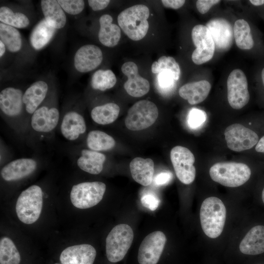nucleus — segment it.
<instances>
[{
  "label": "nucleus",
  "instance_id": "obj_1",
  "mask_svg": "<svg viewBox=\"0 0 264 264\" xmlns=\"http://www.w3.org/2000/svg\"><path fill=\"white\" fill-rule=\"evenodd\" d=\"M249 210L244 202L234 197H202L198 202L197 223L207 257L221 258L233 232Z\"/></svg>",
  "mask_w": 264,
  "mask_h": 264
},
{
  "label": "nucleus",
  "instance_id": "obj_2",
  "mask_svg": "<svg viewBox=\"0 0 264 264\" xmlns=\"http://www.w3.org/2000/svg\"><path fill=\"white\" fill-rule=\"evenodd\" d=\"M264 256V213L250 207L238 224L221 259L226 264H241Z\"/></svg>",
  "mask_w": 264,
  "mask_h": 264
},
{
  "label": "nucleus",
  "instance_id": "obj_3",
  "mask_svg": "<svg viewBox=\"0 0 264 264\" xmlns=\"http://www.w3.org/2000/svg\"><path fill=\"white\" fill-rule=\"evenodd\" d=\"M209 175L213 182L226 188L235 189L243 186L250 180L252 171L243 163L220 162L211 166Z\"/></svg>",
  "mask_w": 264,
  "mask_h": 264
},
{
  "label": "nucleus",
  "instance_id": "obj_4",
  "mask_svg": "<svg viewBox=\"0 0 264 264\" xmlns=\"http://www.w3.org/2000/svg\"><path fill=\"white\" fill-rule=\"evenodd\" d=\"M149 15L150 10L147 6L137 4L122 11L118 16L117 22L130 39L137 41L142 39L148 32Z\"/></svg>",
  "mask_w": 264,
  "mask_h": 264
},
{
  "label": "nucleus",
  "instance_id": "obj_5",
  "mask_svg": "<svg viewBox=\"0 0 264 264\" xmlns=\"http://www.w3.org/2000/svg\"><path fill=\"white\" fill-rule=\"evenodd\" d=\"M43 191L37 185L23 190L19 196L16 204V212L20 220L31 224L39 218L43 207Z\"/></svg>",
  "mask_w": 264,
  "mask_h": 264
},
{
  "label": "nucleus",
  "instance_id": "obj_6",
  "mask_svg": "<svg viewBox=\"0 0 264 264\" xmlns=\"http://www.w3.org/2000/svg\"><path fill=\"white\" fill-rule=\"evenodd\" d=\"M131 226L120 224L114 226L107 236L106 251L108 260L111 263L121 261L130 248L133 239Z\"/></svg>",
  "mask_w": 264,
  "mask_h": 264
},
{
  "label": "nucleus",
  "instance_id": "obj_7",
  "mask_svg": "<svg viewBox=\"0 0 264 264\" xmlns=\"http://www.w3.org/2000/svg\"><path fill=\"white\" fill-rule=\"evenodd\" d=\"M106 189V184L100 181L80 183L72 186L70 199L73 205L77 208H89L101 201Z\"/></svg>",
  "mask_w": 264,
  "mask_h": 264
},
{
  "label": "nucleus",
  "instance_id": "obj_8",
  "mask_svg": "<svg viewBox=\"0 0 264 264\" xmlns=\"http://www.w3.org/2000/svg\"><path fill=\"white\" fill-rule=\"evenodd\" d=\"M158 116V109L154 103L147 100H140L129 109L125 124L131 131H140L151 126Z\"/></svg>",
  "mask_w": 264,
  "mask_h": 264
},
{
  "label": "nucleus",
  "instance_id": "obj_9",
  "mask_svg": "<svg viewBox=\"0 0 264 264\" xmlns=\"http://www.w3.org/2000/svg\"><path fill=\"white\" fill-rule=\"evenodd\" d=\"M170 158L178 179L185 185L191 184L196 177L193 154L186 147L176 146L171 150Z\"/></svg>",
  "mask_w": 264,
  "mask_h": 264
},
{
  "label": "nucleus",
  "instance_id": "obj_10",
  "mask_svg": "<svg viewBox=\"0 0 264 264\" xmlns=\"http://www.w3.org/2000/svg\"><path fill=\"white\" fill-rule=\"evenodd\" d=\"M227 90L228 101L233 109H241L248 103L250 95L247 80L242 70L235 69L230 73L227 80Z\"/></svg>",
  "mask_w": 264,
  "mask_h": 264
},
{
  "label": "nucleus",
  "instance_id": "obj_11",
  "mask_svg": "<svg viewBox=\"0 0 264 264\" xmlns=\"http://www.w3.org/2000/svg\"><path fill=\"white\" fill-rule=\"evenodd\" d=\"M192 39L196 48L192 54V60L196 65H201L213 57L215 45L210 32L206 26L198 24L192 30Z\"/></svg>",
  "mask_w": 264,
  "mask_h": 264
},
{
  "label": "nucleus",
  "instance_id": "obj_12",
  "mask_svg": "<svg viewBox=\"0 0 264 264\" xmlns=\"http://www.w3.org/2000/svg\"><path fill=\"white\" fill-rule=\"evenodd\" d=\"M224 136L228 148L235 152L250 149L256 145L259 140L254 131L238 123L227 127Z\"/></svg>",
  "mask_w": 264,
  "mask_h": 264
},
{
  "label": "nucleus",
  "instance_id": "obj_13",
  "mask_svg": "<svg viewBox=\"0 0 264 264\" xmlns=\"http://www.w3.org/2000/svg\"><path fill=\"white\" fill-rule=\"evenodd\" d=\"M167 242L164 233L154 231L148 235L141 243L138 252L139 264H156Z\"/></svg>",
  "mask_w": 264,
  "mask_h": 264
},
{
  "label": "nucleus",
  "instance_id": "obj_14",
  "mask_svg": "<svg viewBox=\"0 0 264 264\" xmlns=\"http://www.w3.org/2000/svg\"><path fill=\"white\" fill-rule=\"evenodd\" d=\"M121 70L128 78L124 85L128 94L134 97H139L149 92L150 83L147 79L139 75L138 67L134 63H125L121 66Z\"/></svg>",
  "mask_w": 264,
  "mask_h": 264
},
{
  "label": "nucleus",
  "instance_id": "obj_15",
  "mask_svg": "<svg viewBox=\"0 0 264 264\" xmlns=\"http://www.w3.org/2000/svg\"><path fill=\"white\" fill-rule=\"evenodd\" d=\"M206 26L218 50L226 51L231 47L234 36L233 29L228 21L223 18H214L207 23Z\"/></svg>",
  "mask_w": 264,
  "mask_h": 264
},
{
  "label": "nucleus",
  "instance_id": "obj_16",
  "mask_svg": "<svg viewBox=\"0 0 264 264\" xmlns=\"http://www.w3.org/2000/svg\"><path fill=\"white\" fill-rule=\"evenodd\" d=\"M102 60V52L99 47L94 44H86L76 51L74 64L78 71L87 72L97 68Z\"/></svg>",
  "mask_w": 264,
  "mask_h": 264
},
{
  "label": "nucleus",
  "instance_id": "obj_17",
  "mask_svg": "<svg viewBox=\"0 0 264 264\" xmlns=\"http://www.w3.org/2000/svg\"><path fill=\"white\" fill-rule=\"evenodd\" d=\"M96 256L95 248L89 244L68 246L61 253L62 264H93Z\"/></svg>",
  "mask_w": 264,
  "mask_h": 264
},
{
  "label": "nucleus",
  "instance_id": "obj_18",
  "mask_svg": "<svg viewBox=\"0 0 264 264\" xmlns=\"http://www.w3.org/2000/svg\"><path fill=\"white\" fill-rule=\"evenodd\" d=\"M60 118L59 111L56 108L42 106L32 114L31 126L36 132L48 133L57 126Z\"/></svg>",
  "mask_w": 264,
  "mask_h": 264
},
{
  "label": "nucleus",
  "instance_id": "obj_19",
  "mask_svg": "<svg viewBox=\"0 0 264 264\" xmlns=\"http://www.w3.org/2000/svg\"><path fill=\"white\" fill-rule=\"evenodd\" d=\"M23 95L19 88L8 87L2 89L0 93V108L2 113L10 118L21 115L24 107Z\"/></svg>",
  "mask_w": 264,
  "mask_h": 264
},
{
  "label": "nucleus",
  "instance_id": "obj_20",
  "mask_svg": "<svg viewBox=\"0 0 264 264\" xmlns=\"http://www.w3.org/2000/svg\"><path fill=\"white\" fill-rule=\"evenodd\" d=\"M37 166V162L33 159H17L9 162L1 169L0 176L6 181L18 180L33 173Z\"/></svg>",
  "mask_w": 264,
  "mask_h": 264
},
{
  "label": "nucleus",
  "instance_id": "obj_21",
  "mask_svg": "<svg viewBox=\"0 0 264 264\" xmlns=\"http://www.w3.org/2000/svg\"><path fill=\"white\" fill-rule=\"evenodd\" d=\"M86 129L84 118L76 111H69L63 116L60 130L62 135L67 140H77L86 132Z\"/></svg>",
  "mask_w": 264,
  "mask_h": 264
},
{
  "label": "nucleus",
  "instance_id": "obj_22",
  "mask_svg": "<svg viewBox=\"0 0 264 264\" xmlns=\"http://www.w3.org/2000/svg\"><path fill=\"white\" fill-rule=\"evenodd\" d=\"M211 85L206 80L187 83L179 89V96L187 100L191 105H196L203 101L208 96Z\"/></svg>",
  "mask_w": 264,
  "mask_h": 264
},
{
  "label": "nucleus",
  "instance_id": "obj_23",
  "mask_svg": "<svg viewBox=\"0 0 264 264\" xmlns=\"http://www.w3.org/2000/svg\"><path fill=\"white\" fill-rule=\"evenodd\" d=\"M132 176L138 183L147 186L154 179V162L151 158L136 157L130 164Z\"/></svg>",
  "mask_w": 264,
  "mask_h": 264
},
{
  "label": "nucleus",
  "instance_id": "obj_24",
  "mask_svg": "<svg viewBox=\"0 0 264 264\" xmlns=\"http://www.w3.org/2000/svg\"><path fill=\"white\" fill-rule=\"evenodd\" d=\"M48 85L43 81L33 83L23 93L22 101L26 111L32 114L39 108L47 93Z\"/></svg>",
  "mask_w": 264,
  "mask_h": 264
},
{
  "label": "nucleus",
  "instance_id": "obj_25",
  "mask_svg": "<svg viewBox=\"0 0 264 264\" xmlns=\"http://www.w3.org/2000/svg\"><path fill=\"white\" fill-rule=\"evenodd\" d=\"M112 22V18L109 14L102 15L99 19V40L102 44L109 47L116 46L121 37L120 27Z\"/></svg>",
  "mask_w": 264,
  "mask_h": 264
},
{
  "label": "nucleus",
  "instance_id": "obj_26",
  "mask_svg": "<svg viewBox=\"0 0 264 264\" xmlns=\"http://www.w3.org/2000/svg\"><path fill=\"white\" fill-rule=\"evenodd\" d=\"M105 155L99 152L83 149L77 160V164L82 170L92 175L100 174L103 169Z\"/></svg>",
  "mask_w": 264,
  "mask_h": 264
},
{
  "label": "nucleus",
  "instance_id": "obj_27",
  "mask_svg": "<svg viewBox=\"0 0 264 264\" xmlns=\"http://www.w3.org/2000/svg\"><path fill=\"white\" fill-rule=\"evenodd\" d=\"M41 5L44 19L50 25L56 29L65 26L66 16L58 0H42Z\"/></svg>",
  "mask_w": 264,
  "mask_h": 264
},
{
  "label": "nucleus",
  "instance_id": "obj_28",
  "mask_svg": "<svg viewBox=\"0 0 264 264\" xmlns=\"http://www.w3.org/2000/svg\"><path fill=\"white\" fill-rule=\"evenodd\" d=\"M56 30L44 19H43L35 26L30 34L32 46L36 50L44 47L50 42Z\"/></svg>",
  "mask_w": 264,
  "mask_h": 264
},
{
  "label": "nucleus",
  "instance_id": "obj_29",
  "mask_svg": "<svg viewBox=\"0 0 264 264\" xmlns=\"http://www.w3.org/2000/svg\"><path fill=\"white\" fill-rule=\"evenodd\" d=\"M119 112L118 105L113 103H109L94 107L91 111V117L98 124L108 125L116 120Z\"/></svg>",
  "mask_w": 264,
  "mask_h": 264
},
{
  "label": "nucleus",
  "instance_id": "obj_30",
  "mask_svg": "<svg viewBox=\"0 0 264 264\" xmlns=\"http://www.w3.org/2000/svg\"><path fill=\"white\" fill-rule=\"evenodd\" d=\"M233 35L237 46L242 50H249L254 46V40L248 23L239 19L234 23Z\"/></svg>",
  "mask_w": 264,
  "mask_h": 264
},
{
  "label": "nucleus",
  "instance_id": "obj_31",
  "mask_svg": "<svg viewBox=\"0 0 264 264\" xmlns=\"http://www.w3.org/2000/svg\"><path fill=\"white\" fill-rule=\"evenodd\" d=\"M87 145L88 149L92 151H108L114 147L115 141L112 136L106 132L94 130L88 133Z\"/></svg>",
  "mask_w": 264,
  "mask_h": 264
},
{
  "label": "nucleus",
  "instance_id": "obj_32",
  "mask_svg": "<svg viewBox=\"0 0 264 264\" xmlns=\"http://www.w3.org/2000/svg\"><path fill=\"white\" fill-rule=\"evenodd\" d=\"M0 39L11 52L19 51L22 46V36L15 27L0 23Z\"/></svg>",
  "mask_w": 264,
  "mask_h": 264
},
{
  "label": "nucleus",
  "instance_id": "obj_33",
  "mask_svg": "<svg viewBox=\"0 0 264 264\" xmlns=\"http://www.w3.org/2000/svg\"><path fill=\"white\" fill-rule=\"evenodd\" d=\"M20 254L12 240L4 237L0 240V264H20Z\"/></svg>",
  "mask_w": 264,
  "mask_h": 264
},
{
  "label": "nucleus",
  "instance_id": "obj_34",
  "mask_svg": "<svg viewBox=\"0 0 264 264\" xmlns=\"http://www.w3.org/2000/svg\"><path fill=\"white\" fill-rule=\"evenodd\" d=\"M116 83V76L110 69L97 70L92 75L91 80L92 88L101 91L112 88Z\"/></svg>",
  "mask_w": 264,
  "mask_h": 264
},
{
  "label": "nucleus",
  "instance_id": "obj_35",
  "mask_svg": "<svg viewBox=\"0 0 264 264\" xmlns=\"http://www.w3.org/2000/svg\"><path fill=\"white\" fill-rule=\"evenodd\" d=\"M0 22L19 28H25L29 24V20L24 14L19 12H13L6 6L0 8Z\"/></svg>",
  "mask_w": 264,
  "mask_h": 264
},
{
  "label": "nucleus",
  "instance_id": "obj_36",
  "mask_svg": "<svg viewBox=\"0 0 264 264\" xmlns=\"http://www.w3.org/2000/svg\"><path fill=\"white\" fill-rule=\"evenodd\" d=\"M164 69L180 71L178 63L173 57L170 56H162L152 65L151 70L154 74H158Z\"/></svg>",
  "mask_w": 264,
  "mask_h": 264
},
{
  "label": "nucleus",
  "instance_id": "obj_37",
  "mask_svg": "<svg viewBox=\"0 0 264 264\" xmlns=\"http://www.w3.org/2000/svg\"><path fill=\"white\" fill-rule=\"evenodd\" d=\"M206 114L204 111L196 109H192L187 116V123L190 128L196 129L201 127L206 120Z\"/></svg>",
  "mask_w": 264,
  "mask_h": 264
},
{
  "label": "nucleus",
  "instance_id": "obj_38",
  "mask_svg": "<svg viewBox=\"0 0 264 264\" xmlns=\"http://www.w3.org/2000/svg\"><path fill=\"white\" fill-rule=\"evenodd\" d=\"M58 2L64 11L70 15L80 13L85 7V2L82 0H59Z\"/></svg>",
  "mask_w": 264,
  "mask_h": 264
},
{
  "label": "nucleus",
  "instance_id": "obj_39",
  "mask_svg": "<svg viewBox=\"0 0 264 264\" xmlns=\"http://www.w3.org/2000/svg\"><path fill=\"white\" fill-rule=\"evenodd\" d=\"M141 202L144 207L151 211H154L158 207L160 200L154 194L148 193L142 196Z\"/></svg>",
  "mask_w": 264,
  "mask_h": 264
},
{
  "label": "nucleus",
  "instance_id": "obj_40",
  "mask_svg": "<svg viewBox=\"0 0 264 264\" xmlns=\"http://www.w3.org/2000/svg\"><path fill=\"white\" fill-rule=\"evenodd\" d=\"M250 207L255 210L264 213V185L260 192L254 197Z\"/></svg>",
  "mask_w": 264,
  "mask_h": 264
},
{
  "label": "nucleus",
  "instance_id": "obj_41",
  "mask_svg": "<svg viewBox=\"0 0 264 264\" xmlns=\"http://www.w3.org/2000/svg\"><path fill=\"white\" fill-rule=\"evenodd\" d=\"M220 1L219 0H198L196 1V7L201 14H205L211 7Z\"/></svg>",
  "mask_w": 264,
  "mask_h": 264
},
{
  "label": "nucleus",
  "instance_id": "obj_42",
  "mask_svg": "<svg viewBox=\"0 0 264 264\" xmlns=\"http://www.w3.org/2000/svg\"><path fill=\"white\" fill-rule=\"evenodd\" d=\"M173 174L170 172H163L157 174L154 178L155 185L162 186L167 184L172 180Z\"/></svg>",
  "mask_w": 264,
  "mask_h": 264
},
{
  "label": "nucleus",
  "instance_id": "obj_43",
  "mask_svg": "<svg viewBox=\"0 0 264 264\" xmlns=\"http://www.w3.org/2000/svg\"><path fill=\"white\" fill-rule=\"evenodd\" d=\"M110 2L109 0H89V6L94 11L101 10L106 8Z\"/></svg>",
  "mask_w": 264,
  "mask_h": 264
},
{
  "label": "nucleus",
  "instance_id": "obj_44",
  "mask_svg": "<svg viewBox=\"0 0 264 264\" xmlns=\"http://www.w3.org/2000/svg\"><path fill=\"white\" fill-rule=\"evenodd\" d=\"M161 2L164 7L173 9H178L182 7L185 2L183 0H163Z\"/></svg>",
  "mask_w": 264,
  "mask_h": 264
},
{
  "label": "nucleus",
  "instance_id": "obj_45",
  "mask_svg": "<svg viewBox=\"0 0 264 264\" xmlns=\"http://www.w3.org/2000/svg\"><path fill=\"white\" fill-rule=\"evenodd\" d=\"M241 264H264V256L248 259Z\"/></svg>",
  "mask_w": 264,
  "mask_h": 264
},
{
  "label": "nucleus",
  "instance_id": "obj_46",
  "mask_svg": "<svg viewBox=\"0 0 264 264\" xmlns=\"http://www.w3.org/2000/svg\"><path fill=\"white\" fill-rule=\"evenodd\" d=\"M204 264H226L220 258L207 257Z\"/></svg>",
  "mask_w": 264,
  "mask_h": 264
},
{
  "label": "nucleus",
  "instance_id": "obj_47",
  "mask_svg": "<svg viewBox=\"0 0 264 264\" xmlns=\"http://www.w3.org/2000/svg\"><path fill=\"white\" fill-rule=\"evenodd\" d=\"M255 150L258 153H264V136L259 140L256 145Z\"/></svg>",
  "mask_w": 264,
  "mask_h": 264
},
{
  "label": "nucleus",
  "instance_id": "obj_48",
  "mask_svg": "<svg viewBox=\"0 0 264 264\" xmlns=\"http://www.w3.org/2000/svg\"><path fill=\"white\" fill-rule=\"evenodd\" d=\"M249 1L255 6H260L264 4V0H250Z\"/></svg>",
  "mask_w": 264,
  "mask_h": 264
},
{
  "label": "nucleus",
  "instance_id": "obj_49",
  "mask_svg": "<svg viewBox=\"0 0 264 264\" xmlns=\"http://www.w3.org/2000/svg\"><path fill=\"white\" fill-rule=\"evenodd\" d=\"M5 51V45L0 41V57H1Z\"/></svg>",
  "mask_w": 264,
  "mask_h": 264
},
{
  "label": "nucleus",
  "instance_id": "obj_50",
  "mask_svg": "<svg viewBox=\"0 0 264 264\" xmlns=\"http://www.w3.org/2000/svg\"><path fill=\"white\" fill-rule=\"evenodd\" d=\"M262 79L263 84L264 85V68L263 69L262 71Z\"/></svg>",
  "mask_w": 264,
  "mask_h": 264
},
{
  "label": "nucleus",
  "instance_id": "obj_51",
  "mask_svg": "<svg viewBox=\"0 0 264 264\" xmlns=\"http://www.w3.org/2000/svg\"><path fill=\"white\" fill-rule=\"evenodd\" d=\"M60 264L56 263V264Z\"/></svg>",
  "mask_w": 264,
  "mask_h": 264
}]
</instances>
